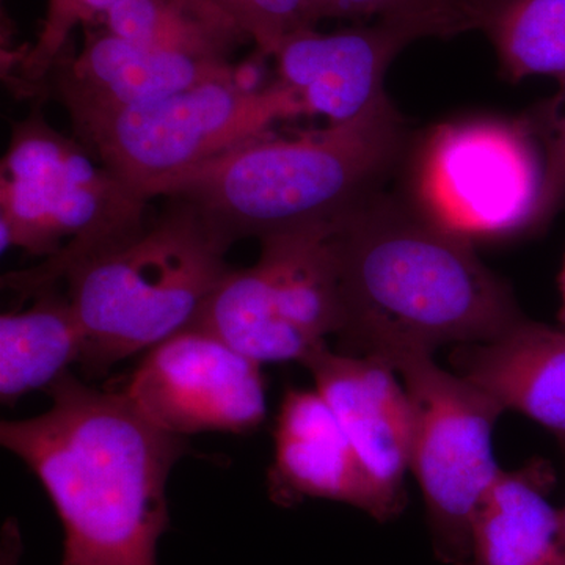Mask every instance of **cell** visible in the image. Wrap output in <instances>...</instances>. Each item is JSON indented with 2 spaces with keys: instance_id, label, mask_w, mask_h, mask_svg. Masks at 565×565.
Masks as SVG:
<instances>
[{
  "instance_id": "obj_1",
  "label": "cell",
  "mask_w": 565,
  "mask_h": 565,
  "mask_svg": "<svg viewBox=\"0 0 565 565\" xmlns=\"http://www.w3.org/2000/svg\"><path fill=\"white\" fill-rule=\"evenodd\" d=\"M340 352L394 371L446 344L489 343L525 316L512 289L401 193H375L334 222Z\"/></svg>"
},
{
  "instance_id": "obj_2",
  "label": "cell",
  "mask_w": 565,
  "mask_h": 565,
  "mask_svg": "<svg viewBox=\"0 0 565 565\" xmlns=\"http://www.w3.org/2000/svg\"><path fill=\"white\" fill-rule=\"evenodd\" d=\"M47 393L50 411L0 423V444L46 490L65 533L62 565H158L167 482L188 441L152 426L120 390L68 373Z\"/></svg>"
},
{
  "instance_id": "obj_3",
  "label": "cell",
  "mask_w": 565,
  "mask_h": 565,
  "mask_svg": "<svg viewBox=\"0 0 565 565\" xmlns=\"http://www.w3.org/2000/svg\"><path fill=\"white\" fill-rule=\"evenodd\" d=\"M411 143L386 95L351 121L245 143L182 178L163 196L189 204L232 248L250 237L340 221L384 191Z\"/></svg>"
},
{
  "instance_id": "obj_4",
  "label": "cell",
  "mask_w": 565,
  "mask_h": 565,
  "mask_svg": "<svg viewBox=\"0 0 565 565\" xmlns=\"http://www.w3.org/2000/svg\"><path fill=\"white\" fill-rule=\"evenodd\" d=\"M228 250L199 212L169 199L158 217L74 263L61 286L84 332L85 373H107L189 329L233 269Z\"/></svg>"
},
{
  "instance_id": "obj_5",
  "label": "cell",
  "mask_w": 565,
  "mask_h": 565,
  "mask_svg": "<svg viewBox=\"0 0 565 565\" xmlns=\"http://www.w3.org/2000/svg\"><path fill=\"white\" fill-rule=\"evenodd\" d=\"M148 203L33 104L11 126L0 163V241L2 252L44 263L3 275V288L24 299L57 288L74 263L145 225Z\"/></svg>"
},
{
  "instance_id": "obj_6",
  "label": "cell",
  "mask_w": 565,
  "mask_h": 565,
  "mask_svg": "<svg viewBox=\"0 0 565 565\" xmlns=\"http://www.w3.org/2000/svg\"><path fill=\"white\" fill-rule=\"evenodd\" d=\"M300 115L296 93L277 77L262 90H245L233 74L107 115L74 134L107 169L152 200L215 159L269 136L275 122Z\"/></svg>"
},
{
  "instance_id": "obj_7",
  "label": "cell",
  "mask_w": 565,
  "mask_h": 565,
  "mask_svg": "<svg viewBox=\"0 0 565 565\" xmlns=\"http://www.w3.org/2000/svg\"><path fill=\"white\" fill-rule=\"evenodd\" d=\"M531 125L467 118L412 139L401 195L470 244L531 234L545 173Z\"/></svg>"
},
{
  "instance_id": "obj_8",
  "label": "cell",
  "mask_w": 565,
  "mask_h": 565,
  "mask_svg": "<svg viewBox=\"0 0 565 565\" xmlns=\"http://www.w3.org/2000/svg\"><path fill=\"white\" fill-rule=\"evenodd\" d=\"M333 226L319 223L259 239L258 262L233 267L191 327L259 364L303 363L340 327Z\"/></svg>"
},
{
  "instance_id": "obj_9",
  "label": "cell",
  "mask_w": 565,
  "mask_h": 565,
  "mask_svg": "<svg viewBox=\"0 0 565 565\" xmlns=\"http://www.w3.org/2000/svg\"><path fill=\"white\" fill-rule=\"evenodd\" d=\"M414 408L411 471L422 489L435 556L471 565V526L501 468L492 434L504 408L478 386L418 356L397 367Z\"/></svg>"
},
{
  "instance_id": "obj_10",
  "label": "cell",
  "mask_w": 565,
  "mask_h": 565,
  "mask_svg": "<svg viewBox=\"0 0 565 565\" xmlns=\"http://www.w3.org/2000/svg\"><path fill=\"white\" fill-rule=\"evenodd\" d=\"M263 364L189 327L141 356L120 392L163 433L250 434L266 422Z\"/></svg>"
},
{
  "instance_id": "obj_11",
  "label": "cell",
  "mask_w": 565,
  "mask_h": 565,
  "mask_svg": "<svg viewBox=\"0 0 565 565\" xmlns=\"http://www.w3.org/2000/svg\"><path fill=\"white\" fill-rule=\"evenodd\" d=\"M332 408L362 462L381 504L382 523L405 508L411 471L414 408L388 364L322 345L302 363Z\"/></svg>"
},
{
  "instance_id": "obj_12",
  "label": "cell",
  "mask_w": 565,
  "mask_h": 565,
  "mask_svg": "<svg viewBox=\"0 0 565 565\" xmlns=\"http://www.w3.org/2000/svg\"><path fill=\"white\" fill-rule=\"evenodd\" d=\"M84 33L81 50L63 52L43 82L51 84L52 95L68 111L74 131L107 115L234 74V62L156 50L96 28H85Z\"/></svg>"
},
{
  "instance_id": "obj_13",
  "label": "cell",
  "mask_w": 565,
  "mask_h": 565,
  "mask_svg": "<svg viewBox=\"0 0 565 565\" xmlns=\"http://www.w3.org/2000/svg\"><path fill=\"white\" fill-rule=\"evenodd\" d=\"M411 43L407 33L385 21L330 33L310 29L275 50V77L296 93L305 115L340 125L386 96V70Z\"/></svg>"
},
{
  "instance_id": "obj_14",
  "label": "cell",
  "mask_w": 565,
  "mask_h": 565,
  "mask_svg": "<svg viewBox=\"0 0 565 565\" xmlns=\"http://www.w3.org/2000/svg\"><path fill=\"white\" fill-rule=\"evenodd\" d=\"M269 494L277 504L322 498L362 509L382 523L381 504L362 462L318 390L289 388L274 429Z\"/></svg>"
},
{
  "instance_id": "obj_15",
  "label": "cell",
  "mask_w": 565,
  "mask_h": 565,
  "mask_svg": "<svg viewBox=\"0 0 565 565\" xmlns=\"http://www.w3.org/2000/svg\"><path fill=\"white\" fill-rule=\"evenodd\" d=\"M456 374L565 446V327L523 318L489 343L456 345Z\"/></svg>"
},
{
  "instance_id": "obj_16",
  "label": "cell",
  "mask_w": 565,
  "mask_h": 565,
  "mask_svg": "<svg viewBox=\"0 0 565 565\" xmlns=\"http://www.w3.org/2000/svg\"><path fill=\"white\" fill-rule=\"evenodd\" d=\"M553 482L542 462L500 471L475 515L471 565H565L563 509L548 501Z\"/></svg>"
},
{
  "instance_id": "obj_17",
  "label": "cell",
  "mask_w": 565,
  "mask_h": 565,
  "mask_svg": "<svg viewBox=\"0 0 565 565\" xmlns=\"http://www.w3.org/2000/svg\"><path fill=\"white\" fill-rule=\"evenodd\" d=\"M44 289L25 310L0 316V401L14 405L50 390L84 353V332L66 292Z\"/></svg>"
},
{
  "instance_id": "obj_18",
  "label": "cell",
  "mask_w": 565,
  "mask_h": 565,
  "mask_svg": "<svg viewBox=\"0 0 565 565\" xmlns=\"http://www.w3.org/2000/svg\"><path fill=\"white\" fill-rule=\"evenodd\" d=\"M88 28L202 61L233 62L252 43L207 0H120Z\"/></svg>"
},
{
  "instance_id": "obj_19",
  "label": "cell",
  "mask_w": 565,
  "mask_h": 565,
  "mask_svg": "<svg viewBox=\"0 0 565 565\" xmlns=\"http://www.w3.org/2000/svg\"><path fill=\"white\" fill-rule=\"evenodd\" d=\"M486 33L505 79L553 77L565 92V0H508Z\"/></svg>"
},
{
  "instance_id": "obj_20",
  "label": "cell",
  "mask_w": 565,
  "mask_h": 565,
  "mask_svg": "<svg viewBox=\"0 0 565 565\" xmlns=\"http://www.w3.org/2000/svg\"><path fill=\"white\" fill-rule=\"evenodd\" d=\"M321 20L377 18L407 33L412 41L451 39L470 31L486 32L505 0H316Z\"/></svg>"
},
{
  "instance_id": "obj_21",
  "label": "cell",
  "mask_w": 565,
  "mask_h": 565,
  "mask_svg": "<svg viewBox=\"0 0 565 565\" xmlns=\"http://www.w3.org/2000/svg\"><path fill=\"white\" fill-rule=\"evenodd\" d=\"M273 58L282 40L321 22L316 0H207Z\"/></svg>"
},
{
  "instance_id": "obj_22",
  "label": "cell",
  "mask_w": 565,
  "mask_h": 565,
  "mask_svg": "<svg viewBox=\"0 0 565 565\" xmlns=\"http://www.w3.org/2000/svg\"><path fill=\"white\" fill-rule=\"evenodd\" d=\"M120 0H47L46 14L39 39L22 51L17 65L21 84H43L52 65L70 50V40L76 29L95 24Z\"/></svg>"
},
{
  "instance_id": "obj_23",
  "label": "cell",
  "mask_w": 565,
  "mask_h": 565,
  "mask_svg": "<svg viewBox=\"0 0 565 565\" xmlns=\"http://www.w3.org/2000/svg\"><path fill=\"white\" fill-rule=\"evenodd\" d=\"M565 204V115L545 151L544 184L534 212L531 234L545 230Z\"/></svg>"
},
{
  "instance_id": "obj_24",
  "label": "cell",
  "mask_w": 565,
  "mask_h": 565,
  "mask_svg": "<svg viewBox=\"0 0 565 565\" xmlns=\"http://www.w3.org/2000/svg\"><path fill=\"white\" fill-rule=\"evenodd\" d=\"M22 539L17 520H7L2 527V545H0V565H20Z\"/></svg>"
},
{
  "instance_id": "obj_25",
  "label": "cell",
  "mask_w": 565,
  "mask_h": 565,
  "mask_svg": "<svg viewBox=\"0 0 565 565\" xmlns=\"http://www.w3.org/2000/svg\"><path fill=\"white\" fill-rule=\"evenodd\" d=\"M559 292H561L559 321H561V326L565 327V258H564L563 269H561V274H559Z\"/></svg>"
},
{
  "instance_id": "obj_26",
  "label": "cell",
  "mask_w": 565,
  "mask_h": 565,
  "mask_svg": "<svg viewBox=\"0 0 565 565\" xmlns=\"http://www.w3.org/2000/svg\"><path fill=\"white\" fill-rule=\"evenodd\" d=\"M563 515H564V525H565V508L563 509Z\"/></svg>"
}]
</instances>
